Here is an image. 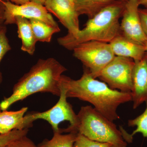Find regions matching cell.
Masks as SVG:
<instances>
[{
	"mask_svg": "<svg viewBox=\"0 0 147 147\" xmlns=\"http://www.w3.org/2000/svg\"><path fill=\"white\" fill-rule=\"evenodd\" d=\"M46 1L47 0H30V1L44 6L45 5Z\"/></svg>",
	"mask_w": 147,
	"mask_h": 147,
	"instance_id": "26",
	"label": "cell"
},
{
	"mask_svg": "<svg viewBox=\"0 0 147 147\" xmlns=\"http://www.w3.org/2000/svg\"><path fill=\"white\" fill-rule=\"evenodd\" d=\"M139 12L142 28L147 36V9L139 8Z\"/></svg>",
	"mask_w": 147,
	"mask_h": 147,
	"instance_id": "23",
	"label": "cell"
},
{
	"mask_svg": "<svg viewBox=\"0 0 147 147\" xmlns=\"http://www.w3.org/2000/svg\"><path fill=\"white\" fill-rule=\"evenodd\" d=\"M78 132L72 131L68 134H62L61 131L54 132L50 140H45L37 147H73Z\"/></svg>",
	"mask_w": 147,
	"mask_h": 147,
	"instance_id": "17",
	"label": "cell"
},
{
	"mask_svg": "<svg viewBox=\"0 0 147 147\" xmlns=\"http://www.w3.org/2000/svg\"><path fill=\"white\" fill-rule=\"evenodd\" d=\"M1 111V110H0V111Z\"/></svg>",
	"mask_w": 147,
	"mask_h": 147,
	"instance_id": "30",
	"label": "cell"
},
{
	"mask_svg": "<svg viewBox=\"0 0 147 147\" xmlns=\"http://www.w3.org/2000/svg\"><path fill=\"white\" fill-rule=\"evenodd\" d=\"M115 56L140 60L146 54L145 45L140 44L121 34L110 42Z\"/></svg>",
	"mask_w": 147,
	"mask_h": 147,
	"instance_id": "12",
	"label": "cell"
},
{
	"mask_svg": "<svg viewBox=\"0 0 147 147\" xmlns=\"http://www.w3.org/2000/svg\"><path fill=\"white\" fill-rule=\"evenodd\" d=\"M139 5H142L147 9V0H138Z\"/></svg>",
	"mask_w": 147,
	"mask_h": 147,
	"instance_id": "27",
	"label": "cell"
},
{
	"mask_svg": "<svg viewBox=\"0 0 147 147\" xmlns=\"http://www.w3.org/2000/svg\"><path fill=\"white\" fill-rule=\"evenodd\" d=\"M61 94L58 102L50 109L43 112H35L28 114L24 117L22 129L28 128L34 121L42 119L47 121L54 131V132L61 131L59 125L62 122L67 121L70 125L67 128L62 130V132L76 131L78 124L77 115L74 111L72 106L67 101L66 88L61 81Z\"/></svg>",
	"mask_w": 147,
	"mask_h": 147,
	"instance_id": "5",
	"label": "cell"
},
{
	"mask_svg": "<svg viewBox=\"0 0 147 147\" xmlns=\"http://www.w3.org/2000/svg\"><path fill=\"white\" fill-rule=\"evenodd\" d=\"M44 6L68 30L67 36L76 37L81 29L79 16L72 3L69 0H47Z\"/></svg>",
	"mask_w": 147,
	"mask_h": 147,
	"instance_id": "10",
	"label": "cell"
},
{
	"mask_svg": "<svg viewBox=\"0 0 147 147\" xmlns=\"http://www.w3.org/2000/svg\"><path fill=\"white\" fill-rule=\"evenodd\" d=\"M5 6L3 0H0V30L6 26L5 24Z\"/></svg>",
	"mask_w": 147,
	"mask_h": 147,
	"instance_id": "24",
	"label": "cell"
},
{
	"mask_svg": "<svg viewBox=\"0 0 147 147\" xmlns=\"http://www.w3.org/2000/svg\"><path fill=\"white\" fill-rule=\"evenodd\" d=\"M133 90L131 92L133 108L135 109L147 100V55L140 60L134 61Z\"/></svg>",
	"mask_w": 147,
	"mask_h": 147,
	"instance_id": "11",
	"label": "cell"
},
{
	"mask_svg": "<svg viewBox=\"0 0 147 147\" xmlns=\"http://www.w3.org/2000/svg\"><path fill=\"white\" fill-rule=\"evenodd\" d=\"M61 82L66 88L67 98L90 102L98 112L112 121L120 118L117 113L119 106L132 100L131 92L112 89L104 82L93 78L86 68L78 80L63 75Z\"/></svg>",
	"mask_w": 147,
	"mask_h": 147,
	"instance_id": "1",
	"label": "cell"
},
{
	"mask_svg": "<svg viewBox=\"0 0 147 147\" xmlns=\"http://www.w3.org/2000/svg\"><path fill=\"white\" fill-rule=\"evenodd\" d=\"M27 107L16 111H0V134L8 133L14 129H23L22 124Z\"/></svg>",
	"mask_w": 147,
	"mask_h": 147,
	"instance_id": "14",
	"label": "cell"
},
{
	"mask_svg": "<svg viewBox=\"0 0 147 147\" xmlns=\"http://www.w3.org/2000/svg\"><path fill=\"white\" fill-rule=\"evenodd\" d=\"M73 147H114L111 144L102 143L89 139L79 133L77 135Z\"/></svg>",
	"mask_w": 147,
	"mask_h": 147,
	"instance_id": "20",
	"label": "cell"
},
{
	"mask_svg": "<svg viewBox=\"0 0 147 147\" xmlns=\"http://www.w3.org/2000/svg\"><path fill=\"white\" fill-rule=\"evenodd\" d=\"M5 147H37L30 139L26 136L11 142Z\"/></svg>",
	"mask_w": 147,
	"mask_h": 147,
	"instance_id": "22",
	"label": "cell"
},
{
	"mask_svg": "<svg viewBox=\"0 0 147 147\" xmlns=\"http://www.w3.org/2000/svg\"><path fill=\"white\" fill-rule=\"evenodd\" d=\"M145 48H146V53L147 55V41L146 42L145 44Z\"/></svg>",
	"mask_w": 147,
	"mask_h": 147,
	"instance_id": "28",
	"label": "cell"
},
{
	"mask_svg": "<svg viewBox=\"0 0 147 147\" xmlns=\"http://www.w3.org/2000/svg\"><path fill=\"white\" fill-rule=\"evenodd\" d=\"M138 0H127L120 23L121 34L145 45L147 36L142 28Z\"/></svg>",
	"mask_w": 147,
	"mask_h": 147,
	"instance_id": "9",
	"label": "cell"
},
{
	"mask_svg": "<svg viewBox=\"0 0 147 147\" xmlns=\"http://www.w3.org/2000/svg\"><path fill=\"white\" fill-rule=\"evenodd\" d=\"M134 65L132 59L115 56L102 69L98 78L112 89L131 92Z\"/></svg>",
	"mask_w": 147,
	"mask_h": 147,
	"instance_id": "7",
	"label": "cell"
},
{
	"mask_svg": "<svg viewBox=\"0 0 147 147\" xmlns=\"http://www.w3.org/2000/svg\"><path fill=\"white\" fill-rule=\"evenodd\" d=\"M66 70L54 58L40 59L14 85L12 94L0 103V110H7L13 103L36 93H50L59 96L61 79Z\"/></svg>",
	"mask_w": 147,
	"mask_h": 147,
	"instance_id": "2",
	"label": "cell"
},
{
	"mask_svg": "<svg viewBox=\"0 0 147 147\" xmlns=\"http://www.w3.org/2000/svg\"><path fill=\"white\" fill-rule=\"evenodd\" d=\"M28 129H14L5 134H0V147H5L11 142L21 137L27 136Z\"/></svg>",
	"mask_w": 147,
	"mask_h": 147,
	"instance_id": "19",
	"label": "cell"
},
{
	"mask_svg": "<svg viewBox=\"0 0 147 147\" xmlns=\"http://www.w3.org/2000/svg\"><path fill=\"white\" fill-rule=\"evenodd\" d=\"M73 56L82 62L94 79L98 78L104 67L115 57L110 43L90 41L74 48Z\"/></svg>",
	"mask_w": 147,
	"mask_h": 147,
	"instance_id": "6",
	"label": "cell"
},
{
	"mask_svg": "<svg viewBox=\"0 0 147 147\" xmlns=\"http://www.w3.org/2000/svg\"><path fill=\"white\" fill-rule=\"evenodd\" d=\"M76 131L96 142L111 144L114 147H127L121 130L115 124L90 105L81 108L77 115Z\"/></svg>",
	"mask_w": 147,
	"mask_h": 147,
	"instance_id": "4",
	"label": "cell"
},
{
	"mask_svg": "<svg viewBox=\"0 0 147 147\" xmlns=\"http://www.w3.org/2000/svg\"><path fill=\"white\" fill-rule=\"evenodd\" d=\"M37 41L50 42L53 35L59 32V27H54L37 19L29 20Z\"/></svg>",
	"mask_w": 147,
	"mask_h": 147,
	"instance_id": "16",
	"label": "cell"
},
{
	"mask_svg": "<svg viewBox=\"0 0 147 147\" xmlns=\"http://www.w3.org/2000/svg\"><path fill=\"white\" fill-rule=\"evenodd\" d=\"M5 1H10L11 2L15 4L18 5L24 4L25 3L30 1V0H5Z\"/></svg>",
	"mask_w": 147,
	"mask_h": 147,
	"instance_id": "25",
	"label": "cell"
},
{
	"mask_svg": "<svg viewBox=\"0 0 147 147\" xmlns=\"http://www.w3.org/2000/svg\"><path fill=\"white\" fill-rule=\"evenodd\" d=\"M127 1L117 2L105 7L89 19L76 37L64 36L58 38V43L72 50L77 45L88 41L110 43L121 34L119 19L122 17Z\"/></svg>",
	"mask_w": 147,
	"mask_h": 147,
	"instance_id": "3",
	"label": "cell"
},
{
	"mask_svg": "<svg viewBox=\"0 0 147 147\" xmlns=\"http://www.w3.org/2000/svg\"><path fill=\"white\" fill-rule=\"evenodd\" d=\"M7 27L0 30V63L4 57L11 49L7 36ZM3 82L2 74L0 71V84Z\"/></svg>",
	"mask_w": 147,
	"mask_h": 147,
	"instance_id": "21",
	"label": "cell"
},
{
	"mask_svg": "<svg viewBox=\"0 0 147 147\" xmlns=\"http://www.w3.org/2000/svg\"><path fill=\"white\" fill-rule=\"evenodd\" d=\"M18 28V34L22 42L21 50L30 55L34 54L37 40L32 30L29 19L21 16L15 18Z\"/></svg>",
	"mask_w": 147,
	"mask_h": 147,
	"instance_id": "13",
	"label": "cell"
},
{
	"mask_svg": "<svg viewBox=\"0 0 147 147\" xmlns=\"http://www.w3.org/2000/svg\"><path fill=\"white\" fill-rule=\"evenodd\" d=\"M69 1L74 4V0H69Z\"/></svg>",
	"mask_w": 147,
	"mask_h": 147,
	"instance_id": "29",
	"label": "cell"
},
{
	"mask_svg": "<svg viewBox=\"0 0 147 147\" xmlns=\"http://www.w3.org/2000/svg\"><path fill=\"white\" fill-rule=\"evenodd\" d=\"M127 0H74L78 15H85L90 19L105 7L114 3Z\"/></svg>",
	"mask_w": 147,
	"mask_h": 147,
	"instance_id": "15",
	"label": "cell"
},
{
	"mask_svg": "<svg viewBox=\"0 0 147 147\" xmlns=\"http://www.w3.org/2000/svg\"><path fill=\"white\" fill-rule=\"evenodd\" d=\"M146 102V108L144 113L136 118L128 121L129 126L136 127V129L130 134L132 138L135 134L140 133L143 137L147 138V100Z\"/></svg>",
	"mask_w": 147,
	"mask_h": 147,
	"instance_id": "18",
	"label": "cell"
},
{
	"mask_svg": "<svg viewBox=\"0 0 147 147\" xmlns=\"http://www.w3.org/2000/svg\"><path fill=\"white\" fill-rule=\"evenodd\" d=\"M4 3L5 6L6 26L15 24V17L21 16L29 20L34 19L40 20L53 26H59L45 6L30 1L21 5L7 1H4Z\"/></svg>",
	"mask_w": 147,
	"mask_h": 147,
	"instance_id": "8",
	"label": "cell"
}]
</instances>
